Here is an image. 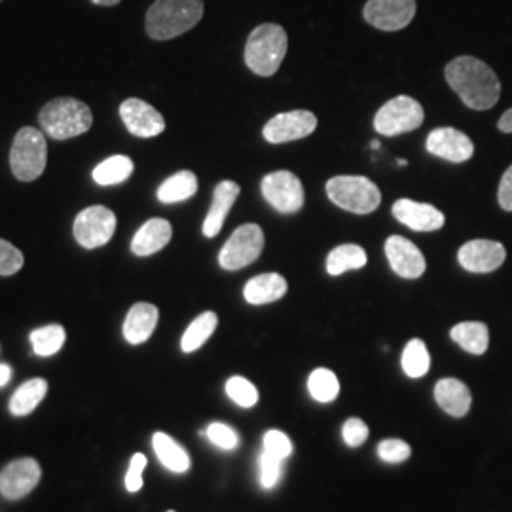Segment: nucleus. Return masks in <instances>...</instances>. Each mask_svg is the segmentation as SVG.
<instances>
[{
    "label": "nucleus",
    "mask_w": 512,
    "mask_h": 512,
    "mask_svg": "<svg viewBox=\"0 0 512 512\" xmlns=\"http://www.w3.org/2000/svg\"><path fill=\"white\" fill-rule=\"evenodd\" d=\"M444 76L469 109H494L501 97V82L497 74L473 55H461L450 61L444 69Z\"/></svg>",
    "instance_id": "obj_1"
},
{
    "label": "nucleus",
    "mask_w": 512,
    "mask_h": 512,
    "mask_svg": "<svg viewBox=\"0 0 512 512\" xmlns=\"http://www.w3.org/2000/svg\"><path fill=\"white\" fill-rule=\"evenodd\" d=\"M203 18V0H156L147 12L148 37L171 40L194 29Z\"/></svg>",
    "instance_id": "obj_2"
},
{
    "label": "nucleus",
    "mask_w": 512,
    "mask_h": 512,
    "mask_svg": "<svg viewBox=\"0 0 512 512\" xmlns=\"http://www.w3.org/2000/svg\"><path fill=\"white\" fill-rule=\"evenodd\" d=\"M287 48V31L277 23H264L249 35L245 46V63L258 76H272L279 71Z\"/></svg>",
    "instance_id": "obj_3"
},
{
    "label": "nucleus",
    "mask_w": 512,
    "mask_h": 512,
    "mask_svg": "<svg viewBox=\"0 0 512 512\" xmlns=\"http://www.w3.org/2000/svg\"><path fill=\"white\" fill-rule=\"evenodd\" d=\"M38 120L46 135L55 141H65L92 128L93 114L86 103L73 97H59L40 110Z\"/></svg>",
    "instance_id": "obj_4"
},
{
    "label": "nucleus",
    "mask_w": 512,
    "mask_h": 512,
    "mask_svg": "<svg viewBox=\"0 0 512 512\" xmlns=\"http://www.w3.org/2000/svg\"><path fill=\"white\" fill-rule=\"evenodd\" d=\"M327 194L330 202L355 215H368L382 203L380 188L370 179L359 175H340L330 179Z\"/></svg>",
    "instance_id": "obj_5"
},
{
    "label": "nucleus",
    "mask_w": 512,
    "mask_h": 512,
    "mask_svg": "<svg viewBox=\"0 0 512 512\" xmlns=\"http://www.w3.org/2000/svg\"><path fill=\"white\" fill-rule=\"evenodd\" d=\"M48 162V145L40 129L21 128L10 150V167L23 183L37 181Z\"/></svg>",
    "instance_id": "obj_6"
},
{
    "label": "nucleus",
    "mask_w": 512,
    "mask_h": 512,
    "mask_svg": "<svg viewBox=\"0 0 512 512\" xmlns=\"http://www.w3.org/2000/svg\"><path fill=\"white\" fill-rule=\"evenodd\" d=\"M425 118L423 107L408 95H399L387 101L374 116V128L385 137H397L420 128Z\"/></svg>",
    "instance_id": "obj_7"
},
{
    "label": "nucleus",
    "mask_w": 512,
    "mask_h": 512,
    "mask_svg": "<svg viewBox=\"0 0 512 512\" xmlns=\"http://www.w3.org/2000/svg\"><path fill=\"white\" fill-rule=\"evenodd\" d=\"M264 249V232L258 224H243L226 241L219 255V264L228 270L236 272L249 264H253Z\"/></svg>",
    "instance_id": "obj_8"
},
{
    "label": "nucleus",
    "mask_w": 512,
    "mask_h": 512,
    "mask_svg": "<svg viewBox=\"0 0 512 512\" xmlns=\"http://www.w3.org/2000/svg\"><path fill=\"white\" fill-rule=\"evenodd\" d=\"M114 230L116 215L103 205L88 207L74 219V239L84 249H97L107 245L114 236Z\"/></svg>",
    "instance_id": "obj_9"
},
{
    "label": "nucleus",
    "mask_w": 512,
    "mask_h": 512,
    "mask_svg": "<svg viewBox=\"0 0 512 512\" xmlns=\"http://www.w3.org/2000/svg\"><path fill=\"white\" fill-rule=\"evenodd\" d=\"M264 200L283 215H293L304 205V186L291 171H275L260 184Z\"/></svg>",
    "instance_id": "obj_10"
},
{
    "label": "nucleus",
    "mask_w": 512,
    "mask_h": 512,
    "mask_svg": "<svg viewBox=\"0 0 512 512\" xmlns=\"http://www.w3.org/2000/svg\"><path fill=\"white\" fill-rule=\"evenodd\" d=\"M315 128H317V118L313 112L291 110V112H281L274 116L262 129V135L272 145H283V143L308 137Z\"/></svg>",
    "instance_id": "obj_11"
},
{
    "label": "nucleus",
    "mask_w": 512,
    "mask_h": 512,
    "mask_svg": "<svg viewBox=\"0 0 512 512\" xmlns=\"http://www.w3.org/2000/svg\"><path fill=\"white\" fill-rule=\"evenodd\" d=\"M363 16L380 31H401L416 16V0H368Z\"/></svg>",
    "instance_id": "obj_12"
},
{
    "label": "nucleus",
    "mask_w": 512,
    "mask_h": 512,
    "mask_svg": "<svg viewBox=\"0 0 512 512\" xmlns=\"http://www.w3.org/2000/svg\"><path fill=\"white\" fill-rule=\"evenodd\" d=\"M507 249L492 239H473L459 249V264L473 274H490L503 266Z\"/></svg>",
    "instance_id": "obj_13"
},
{
    "label": "nucleus",
    "mask_w": 512,
    "mask_h": 512,
    "mask_svg": "<svg viewBox=\"0 0 512 512\" xmlns=\"http://www.w3.org/2000/svg\"><path fill=\"white\" fill-rule=\"evenodd\" d=\"M425 147L429 154L454 164H463L475 154L473 141L463 131L454 128L433 129L425 141Z\"/></svg>",
    "instance_id": "obj_14"
},
{
    "label": "nucleus",
    "mask_w": 512,
    "mask_h": 512,
    "mask_svg": "<svg viewBox=\"0 0 512 512\" xmlns=\"http://www.w3.org/2000/svg\"><path fill=\"white\" fill-rule=\"evenodd\" d=\"M120 116H122V122L126 124L129 133L135 137L150 139V137H158L160 133H164V116L152 105L145 103L143 99H137V97L126 99L120 105Z\"/></svg>",
    "instance_id": "obj_15"
},
{
    "label": "nucleus",
    "mask_w": 512,
    "mask_h": 512,
    "mask_svg": "<svg viewBox=\"0 0 512 512\" xmlns=\"http://www.w3.org/2000/svg\"><path fill=\"white\" fill-rule=\"evenodd\" d=\"M40 475L42 471L35 459H18L0 473V494L6 499H21L37 488Z\"/></svg>",
    "instance_id": "obj_16"
},
{
    "label": "nucleus",
    "mask_w": 512,
    "mask_h": 512,
    "mask_svg": "<svg viewBox=\"0 0 512 512\" xmlns=\"http://www.w3.org/2000/svg\"><path fill=\"white\" fill-rule=\"evenodd\" d=\"M385 256L395 274L404 279H418L425 272L427 262L420 249L401 236H391L385 241Z\"/></svg>",
    "instance_id": "obj_17"
},
{
    "label": "nucleus",
    "mask_w": 512,
    "mask_h": 512,
    "mask_svg": "<svg viewBox=\"0 0 512 512\" xmlns=\"http://www.w3.org/2000/svg\"><path fill=\"white\" fill-rule=\"evenodd\" d=\"M393 217L414 232H435L444 226V215L429 203L397 200L393 205Z\"/></svg>",
    "instance_id": "obj_18"
},
{
    "label": "nucleus",
    "mask_w": 512,
    "mask_h": 512,
    "mask_svg": "<svg viewBox=\"0 0 512 512\" xmlns=\"http://www.w3.org/2000/svg\"><path fill=\"white\" fill-rule=\"evenodd\" d=\"M239 192H241V188L234 181H222V183L215 186L213 203H211V209H209L205 222H203V236L205 238L219 236V232L224 226V220L228 217L232 205L238 200Z\"/></svg>",
    "instance_id": "obj_19"
},
{
    "label": "nucleus",
    "mask_w": 512,
    "mask_h": 512,
    "mask_svg": "<svg viewBox=\"0 0 512 512\" xmlns=\"http://www.w3.org/2000/svg\"><path fill=\"white\" fill-rule=\"evenodd\" d=\"M435 401L440 408L452 416V418H463L469 414L473 397L469 387L456 378H444L435 385Z\"/></svg>",
    "instance_id": "obj_20"
},
{
    "label": "nucleus",
    "mask_w": 512,
    "mask_h": 512,
    "mask_svg": "<svg viewBox=\"0 0 512 512\" xmlns=\"http://www.w3.org/2000/svg\"><path fill=\"white\" fill-rule=\"evenodd\" d=\"M171 236H173V226L169 224V220H147L131 239V251L137 256L156 255L171 241Z\"/></svg>",
    "instance_id": "obj_21"
},
{
    "label": "nucleus",
    "mask_w": 512,
    "mask_h": 512,
    "mask_svg": "<svg viewBox=\"0 0 512 512\" xmlns=\"http://www.w3.org/2000/svg\"><path fill=\"white\" fill-rule=\"evenodd\" d=\"M158 308L148 302H139L128 311V317L124 321V338L131 346L145 344L148 338L154 334L158 325Z\"/></svg>",
    "instance_id": "obj_22"
},
{
    "label": "nucleus",
    "mask_w": 512,
    "mask_h": 512,
    "mask_svg": "<svg viewBox=\"0 0 512 512\" xmlns=\"http://www.w3.org/2000/svg\"><path fill=\"white\" fill-rule=\"evenodd\" d=\"M287 294V281L279 274H262L253 277L245 289L243 296L253 306H264L281 300Z\"/></svg>",
    "instance_id": "obj_23"
},
{
    "label": "nucleus",
    "mask_w": 512,
    "mask_h": 512,
    "mask_svg": "<svg viewBox=\"0 0 512 512\" xmlns=\"http://www.w3.org/2000/svg\"><path fill=\"white\" fill-rule=\"evenodd\" d=\"M152 446H154V452H156V456L160 459V463L164 465L165 469H169L171 473L183 475V473L190 469L188 452L173 437H169L165 433H154Z\"/></svg>",
    "instance_id": "obj_24"
},
{
    "label": "nucleus",
    "mask_w": 512,
    "mask_h": 512,
    "mask_svg": "<svg viewBox=\"0 0 512 512\" xmlns=\"http://www.w3.org/2000/svg\"><path fill=\"white\" fill-rule=\"evenodd\" d=\"M450 336L459 348L465 349L467 353H473V355L486 353L490 346V330H488V325H484L480 321L459 323L456 327H452Z\"/></svg>",
    "instance_id": "obj_25"
},
{
    "label": "nucleus",
    "mask_w": 512,
    "mask_h": 512,
    "mask_svg": "<svg viewBox=\"0 0 512 512\" xmlns=\"http://www.w3.org/2000/svg\"><path fill=\"white\" fill-rule=\"evenodd\" d=\"M198 192V179L192 171H179L158 188V200L162 203H181L190 200Z\"/></svg>",
    "instance_id": "obj_26"
},
{
    "label": "nucleus",
    "mask_w": 512,
    "mask_h": 512,
    "mask_svg": "<svg viewBox=\"0 0 512 512\" xmlns=\"http://www.w3.org/2000/svg\"><path fill=\"white\" fill-rule=\"evenodd\" d=\"M48 393V382L42 378H33L19 387L10 399V412L14 416H27L31 414L38 404L44 401Z\"/></svg>",
    "instance_id": "obj_27"
},
{
    "label": "nucleus",
    "mask_w": 512,
    "mask_h": 512,
    "mask_svg": "<svg viewBox=\"0 0 512 512\" xmlns=\"http://www.w3.org/2000/svg\"><path fill=\"white\" fill-rule=\"evenodd\" d=\"M217 325H219V317L215 311H203L202 315H198L190 323V327L184 330L183 340H181V349L184 353H192L202 348L217 330Z\"/></svg>",
    "instance_id": "obj_28"
},
{
    "label": "nucleus",
    "mask_w": 512,
    "mask_h": 512,
    "mask_svg": "<svg viewBox=\"0 0 512 512\" xmlns=\"http://www.w3.org/2000/svg\"><path fill=\"white\" fill-rule=\"evenodd\" d=\"M368 262V256L363 247L359 245H340L336 249L330 251V255L327 256V272L330 275H342L349 272V270H361L363 266H366Z\"/></svg>",
    "instance_id": "obj_29"
},
{
    "label": "nucleus",
    "mask_w": 512,
    "mask_h": 512,
    "mask_svg": "<svg viewBox=\"0 0 512 512\" xmlns=\"http://www.w3.org/2000/svg\"><path fill=\"white\" fill-rule=\"evenodd\" d=\"M135 165L128 156H110L93 169V181L99 186H114L128 181Z\"/></svg>",
    "instance_id": "obj_30"
},
{
    "label": "nucleus",
    "mask_w": 512,
    "mask_h": 512,
    "mask_svg": "<svg viewBox=\"0 0 512 512\" xmlns=\"http://www.w3.org/2000/svg\"><path fill=\"white\" fill-rule=\"evenodd\" d=\"M308 391L311 399L321 404H329L340 395V380L329 368H317L308 378Z\"/></svg>",
    "instance_id": "obj_31"
},
{
    "label": "nucleus",
    "mask_w": 512,
    "mask_h": 512,
    "mask_svg": "<svg viewBox=\"0 0 512 512\" xmlns=\"http://www.w3.org/2000/svg\"><path fill=\"white\" fill-rule=\"evenodd\" d=\"M401 366H403L404 374L408 378H414V380L423 378L429 372L431 355H429V349H427L423 340L414 338L404 346Z\"/></svg>",
    "instance_id": "obj_32"
},
{
    "label": "nucleus",
    "mask_w": 512,
    "mask_h": 512,
    "mask_svg": "<svg viewBox=\"0 0 512 512\" xmlns=\"http://www.w3.org/2000/svg\"><path fill=\"white\" fill-rule=\"evenodd\" d=\"M65 329L61 325H48L31 332V344L38 357H52L65 344Z\"/></svg>",
    "instance_id": "obj_33"
},
{
    "label": "nucleus",
    "mask_w": 512,
    "mask_h": 512,
    "mask_svg": "<svg viewBox=\"0 0 512 512\" xmlns=\"http://www.w3.org/2000/svg\"><path fill=\"white\" fill-rule=\"evenodd\" d=\"M226 395L230 401H234L241 408H253L258 403V391L255 385L243 376H232L226 382Z\"/></svg>",
    "instance_id": "obj_34"
},
{
    "label": "nucleus",
    "mask_w": 512,
    "mask_h": 512,
    "mask_svg": "<svg viewBox=\"0 0 512 512\" xmlns=\"http://www.w3.org/2000/svg\"><path fill=\"white\" fill-rule=\"evenodd\" d=\"M283 471H285L283 469V459L274 458L268 452L260 454V458H258V478H260V486L264 490H274L283 478Z\"/></svg>",
    "instance_id": "obj_35"
},
{
    "label": "nucleus",
    "mask_w": 512,
    "mask_h": 512,
    "mask_svg": "<svg viewBox=\"0 0 512 512\" xmlns=\"http://www.w3.org/2000/svg\"><path fill=\"white\" fill-rule=\"evenodd\" d=\"M205 437L220 450L230 452V450H236L239 446L238 433L230 425L220 423V421L209 423V427L205 429Z\"/></svg>",
    "instance_id": "obj_36"
},
{
    "label": "nucleus",
    "mask_w": 512,
    "mask_h": 512,
    "mask_svg": "<svg viewBox=\"0 0 512 512\" xmlns=\"http://www.w3.org/2000/svg\"><path fill=\"white\" fill-rule=\"evenodd\" d=\"M262 444H264V452L272 454L274 458L283 459V461H285V459H289L293 456V440L289 439L283 431H277V429L268 431V433L264 435Z\"/></svg>",
    "instance_id": "obj_37"
},
{
    "label": "nucleus",
    "mask_w": 512,
    "mask_h": 512,
    "mask_svg": "<svg viewBox=\"0 0 512 512\" xmlns=\"http://www.w3.org/2000/svg\"><path fill=\"white\" fill-rule=\"evenodd\" d=\"M412 456L410 444L401 439H385L378 444V458L385 463H403Z\"/></svg>",
    "instance_id": "obj_38"
},
{
    "label": "nucleus",
    "mask_w": 512,
    "mask_h": 512,
    "mask_svg": "<svg viewBox=\"0 0 512 512\" xmlns=\"http://www.w3.org/2000/svg\"><path fill=\"white\" fill-rule=\"evenodd\" d=\"M23 255L18 247L8 243L6 239H0V275L18 274L23 268Z\"/></svg>",
    "instance_id": "obj_39"
},
{
    "label": "nucleus",
    "mask_w": 512,
    "mask_h": 512,
    "mask_svg": "<svg viewBox=\"0 0 512 512\" xmlns=\"http://www.w3.org/2000/svg\"><path fill=\"white\" fill-rule=\"evenodd\" d=\"M370 435V429L361 418H349L342 427V439L348 444L349 448H359L363 446Z\"/></svg>",
    "instance_id": "obj_40"
},
{
    "label": "nucleus",
    "mask_w": 512,
    "mask_h": 512,
    "mask_svg": "<svg viewBox=\"0 0 512 512\" xmlns=\"http://www.w3.org/2000/svg\"><path fill=\"white\" fill-rule=\"evenodd\" d=\"M147 467V458L143 454H135L129 463L128 475H126V490L135 494L143 488V473Z\"/></svg>",
    "instance_id": "obj_41"
},
{
    "label": "nucleus",
    "mask_w": 512,
    "mask_h": 512,
    "mask_svg": "<svg viewBox=\"0 0 512 512\" xmlns=\"http://www.w3.org/2000/svg\"><path fill=\"white\" fill-rule=\"evenodd\" d=\"M497 200L505 211H512V165L501 177L499 190H497Z\"/></svg>",
    "instance_id": "obj_42"
},
{
    "label": "nucleus",
    "mask_w": 512,
    "mask_h": 512,
    "mask_svg": "<svg viewBox=\"0 0 512 512\" xmlns=\"http://www.w3.org/2000/svg\"><path fill=\"white\" fill-rule=\"evenodd\" d=\"M497 128H499V131H503V133H512V109L507 110V112L499 118Z\"/></svg>",
    "instance_id": "obj_43"
},
{
    "label": "nucleus",
    "mask_w": 512,
    "mask_h": 512,
    "mask_svg": "<svg viewBox=\"0 0 512 512\" xmlns=\"http://www.w3.org/2000/svg\"><path fill=\"white\" fill-rule=\"evenodd\" d=\"M10 378H12V368L8 365H0V387L8 384Z\"/></svg>",
    "instance_id": "obj_44"
},
{
    "label": "nucleus",
    "mask_w": 512,
    "mask_h": 512,
    "mask_svg": "<svg viewBox=\"0 0 512 512\" xmlns=\"http://www.w3.org/2000/svg\"><path fill=\"white\" fill-rule=\"evenodd\" d=\"M92 2L97 6H116V4H120V0H92Z\"/></svg>",
    "instance_id": "obj_45"
},
{
    "label": "nucleus",
    "mask_w": 512,
    "mask_h": 512,
    "mask_svg": "<svg viewBox=\"0 0 512 512\" xmlns=\"http://www.w3.org/2000/svg\"><path fill=\"white\" fill-rule=\"evenodd\" d=\"M372 148H374V150H376V148H380V143H378V141H372Z\"/></svg>",
    "instance_id": "obj_46"
},
{
    "label": "nucleus",
    "mask_w": 512,
    "mask_h": 512,
    "mask_svg": "<svg viewBox=\"0 0 512 512\" xmlns=\"http://www.w3.org/2000/svg\"><path fill=\"white\" fill-rule=\"evenodd\" d=\"M399 165H401V167H406V160H399Z\"/></svg>",
    "instance_id": "obj_47"
},
{
    "label": "nucleus",
    "mask_w": 512,
    "mask_h": 512,
    "mask_svg": "<svg viewBox=\"0 0 512 512\" xmlns=\"http://www.w3.org/2000/svg\"><path fill=\"white\" fill-rule=\"evenodd\" d=\"M167 512H175V511H167Z\"/></svg>",
    "instance_id": "obj_48"
}]
</instances>
